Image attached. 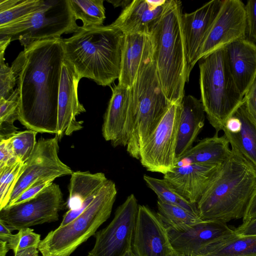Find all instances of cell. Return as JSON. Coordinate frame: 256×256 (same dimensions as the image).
<instances>
[{
  "instance_id": "cell-1",
  "label": "cell",
  "mask_w": 256,
  "mask_h": 256,
  "mask_svg": "<svg viewBox=\"0 0 256 256\" xmlns=\"http://www.w3.org/2000/svg\"><path fill=\"white\" fill-rule=\"evenodd\" d=\"M64 59L62 38H56L33 42L12 63L19 92L18 120L28 129L56 134Z\"/></svg>"
},
{
  "instance_id": "cell-2",
  "label": "cell",
  "mask_w": 256,
  "mask_h": 256,
  "mask_svg": "<svg viewBox=\"0 0 256 256\" xmlns=\"http://www.w3.org/2000/svg\"><path fill=\"white\" fill-rule=\"evenodd\" d=\"M124 36L111 24L79 26L72 36L62 38L64 59L80 78L110 86L120 77Z\"/></svg>"
},
{
  "instance_id": "cell-3",
  "label": "cell",
  "mask_w": 256,
  "mask_h": 256,
  "mask_svg": "<svg viewBox=\"0 0 256 256\" xmlns=\"http://www.w3.org/2000/svg\"><path fill=\"white\" fill-rule=\"evenodd\" d=\"M182 5L180 0H168L150 34L158 78L171 104L181 102L191 72L182 22Z\"/></svg>"
},
{
  "instance_id": "cell-4",
  "label": "cell",
  "mask_w": 256,
  "mask_h": 256,
  "mask_svg": "<svg viewBox=\"0 0 256 256\" xmlns=\"http://www.w3.org/2000/svg\"><path fill=\"white\" fill-rule=\"evenodd\" d=\"M198 202L199 217L224 223L243 218L256 182V170L239 152L232 149Z\"/></svg>"
},
{
  "instance_id": "cell-5",
  "label": "cell",
  "mask_w": 256,
  "mask_h": 256,
  "mask_svg": "<svg viewBox=\"0 0 256 256\" xmlns=\"http://www.w3.org/2000/svg\"><path fill=\"white\" fill-rule=\"evenodd\" d=\"M130 88L135 121L126 151L132 158L139 160L142 146L171 104L158 78L150 34L135 81Z\"/></svg>"
},
{
  "instance_id": "cell-6",
  "label": "cell",
  "mask_w": 256,
  "mask_h": 256,
  "mask_svg": "<svg viewBox=\"0 0 256 256\" xmlns=\"http://www.w3.org/2000/svg\"><path fill=\"white\" fill-rule=\"evenodd\" d=\"M200 101L206 118L218 134L242 102L225 58L224 50H215L198 61Z\"/></svg>"
},
{
  "instance_id": "cell-7",
  "label": "cell",
  "mask_w": 256,
  "mask_h": 256,
  "mask_svg": "<svg viewBox=\"0 0 256 256\" xmlns=\"http://www.w3.org/2000/svg\"><path fill=\"white\" fill-rule=\"evenodd\" d=\"M116 194L115 183L108 180L83 212L68 224L50 232L41 240L38 250L42 256H70L109 218Z\"/></svg>"
},
{
  "instance_id": "cell-8",
  "label": "cell",
  "mask_w": 256,
  "mask_h": 256,
  "mask_svg": "<svg viewBox=\"0 0 256 256\" xmlns=\"http://www.w3.org/2000/svg\"><path fill=\"white\" fill-rule=\"evenodd\" d=\"M76 20L69 0H46L40 9L0 26V40H18L24 49L35 42L74 33Z\"/></svg>"
},
{
  "instance_id": "cell-9",
  "label": "cell",
  "mask_w": 256,
  "mask_h": 256,
  "mask_svg": "<svg viewBox=\"0 0 256 256\" xmlns=\"http://www.w3.org/2000/svg\"><path fill=\"white\" fill-rule=\"evenodd\" d=\"M180 114V104H171L142 146L139 160L147 170L164 175L172 172L177 164L176 152Z\"/></svg>"
},
{
  "instance_id": "cell-10",
  "label": "cell",
  "mask_w": 256,
  "mask_h": 256,
  "mask_svg": "<svg viewBox=\"0 0 256 256\" xmlns=\"http://www.w3.org/2000/svg\"><path fill=\"white\" fill-rule=\"evenodd\" d=\"M66 206L59 186L52 183L31 199L0 210V222L11 232L57 221Z\"/></svg>"
},
{
  "instance_id": "cell-11",
  "label": "cell",
  "mask_w": 256,
  "mask_h": 256,
  "mask_svg": "<svg viewBox=\"0 0 256 256\" xmlns=\"http://www.w3.org/2000/svg\"><path fill=\"white\" fill-rule=\"evenodd\" d=\"M138 208L134 195L128 196L111 222L96 232L94 246L87 256H124L131 250Z\"/></svg>"
},
{
  "instance_id": "cell-12",
  "label": "cell",
  "mask_w": 256,
  "mask_h": 256,
  "mask_svg": "<svg viewBox=\"0 0 256 256\" xmlns=\"http://www.w3.org/2000/svg\"><path fill=\"white\" fill-rule=\"evenodd\" d=\"M58 138H40L30 157L24 162L23 170L11 194L9 205L36 181L72 174V170L59 158Z\"/></svg>"
},
{
  "instance_id": "cell-13",
  "label": "cell",
  "mask_w": 256,
  "mask_h": 256,
  "mask_svg": "<svg viewBox=\"0 0 256 256\" xmlns=\"http://www.w3.org/2000/svg\"><path fill=\"white\" fill-rule=\"evenodd\" d=\"M245 4L240 0H223L220 9L198 52L197 62L205 56L246 38Z\"/></svg>"
},
{
  "instance_id": "cell-14",
  "label": "cell",
  "mask_w": 256,
  "mask_h": 256,
  "mask_svg": "<svg viewBox=\"0 0 256 256\" xmlns=\"http://www.w3.org/2000/svg\"><path fill=\"white\" fill-rule=\"evenodd\" d=\"M134 121L130 88L119 84L114 86L104 118L103 137L114 148L126 146Z\"/></svg>"
},
{
  "instance_id": "cell-15",
  "label": "cell",
  "mask_w": 256,
  "mask_h": 256,
  "mask_svg": "<svg viewBox=\"0 0 256 256\" xmlns=\"http://www.w3.org/2000/svg\"><path fill=\"white\" fill-rule=\"evenodd\" d=\"M132 248L140 256H176L168 230L147 206L139 205Z\"/></svg>"
},
{
  "instance_id": "cell-16",
  "label": "cell",
  "mask_w": 256,
  "mask_h": 256,
  "mask_svg": "<svg viewBox=\"0 0 256 256\" xmlns=\"http://www.w3.org/2000/svg\"><path fill=\"white\" fill-rule=\"evenodd\" d=\"M80 79L73 66L64 59L58 96V132L56 136L58 140L82 128V122L76 120L77 116L86 112L78 98V88Z\"/></svg>"
},
{
  "instance_id": "cell-17",
  "label": "cell",
  "mask_w": 256,
  "mask_h": 256,
  "mask_svg": "<svg viewBox=\"0 0 256 256\" xmlns=\"http://www.w3.org/2000/svg\"><path fill=\"white\" fill-rule=\"evenodd\" d=\"M222 164H177L172 171L164 176L170 185L192 204H196L206 189L218 174Z\"/></svg>"
},
{
  "instance_id": "cell-18",
  "label": "cell",
  "mask_w": 256,
  "mask_h": 256,
  "mask_svg": "<svg viewBox=\"0 0 256 256\" xmlns=\"http://www.w3.org/2000/svg\"><path fill=\"white\" fill-rule=\"evenodd\" d=\"M176 256H198L208 246L235 232L226 223L202 220L189 229L180 232L168 231Z\"/></svg>"
},
{
  "instance_id": "cell-19",
  "label": "cell",
  "mask_w": 256,
  "mask_h": 256,
  "mask_svg": "<svg viewBox=\"0 0 256 256\" xmlns=\"http://www.w3.org/2000/svg\"><path fill=\"white\" fill-rule=\"evenodd\" d=\"M223 0H212L190 13L182 15V22L190 70L198 62L200 49L220 9Z\"/></svg>"
},
{
  "instance_id": "cell-20",
  "label": "cell",
  "mask_w": 256,
  "mask_h": 256,
  "mask_svg": "<svg viewBox=\"0 0 256 256\" xmlns=\"http://www.w3.org/2000/svg\"><path fill=\"white\" fill-rule=\"evenodd\" d=\"M168 0H134L112 24L124 34H150L162 16Z\"/></svg>"
},
{
  "instance_id": "cell-21",
  "label": "cell",
  "mask_w": 256,
  "mask_h": 256,
  "mask_svg": "<svg viewBox=\"0 0 256 256\" xmlns=\"http://www.w3.org/2000/svg\"><path fill=\"white\" fill-rule=\"evenodd\" d=\"M224 50L230 74L244 97L256 76V44L244 38L229 44Z\"/></svg>"
},
{
  "instance_id": "cell-22",
  "label": "cell",
  "mask_w": 256,
  "mask_h": 256,
  "mask_svg": "<svg viewBox=\"0 0 256 256\" xmlns=\"http://www.w3.org/2000/svg\"><path fill=\"white\" fill-rule=\"evenodd\" d=\"M205 112L200 100L191 95L184 96L180 102V121L176 156L180 158L192 146L204 127Z\"/></svg>"
},
{
  "instance_id": "cell-23",
  "label": "cell",
  "mask_w": 256,
  "mask_h": 256,
  "mask_svg": "<svg viewBox=\"0 0 256 256\" xmlns=\"http://www.w3.org/2000/svg\"><path fill=\"white\" fill-rule=\"evenodd\" d=\"M242 122L237 133L229 132L224 128L222 130L232 149L239 152L256 170V122L248 113L243 100L232 114Z\"/></svg>"
},
{
  "instance_id": "cell-24",
  "label": "cell",
  "mask_w": 256,
  "mask_h": 256,
  "mask_svg": "<svg viewBox=\"0 0 256 256\" xmlns=\"http://www.w3.org/2000/svg\"><path fill=\"white\" fill-rule=\"evenodd\" d=\"M230 146L224 135L219 136L216 133L213 136L204 138L192 146L180 158L178 163L186 160L188 163L222 164L232 155Z\"/></svg>"
},
{
  "instance_id": "cell-25",
  "label": "cell",
  "mask_w": 256,
  "mask_h": 256,
  "mask_svg": "<svg viewBox=\"0 0 256 256\" xmlns=\"http://www.w3.org/2000/svg\"><path fill=\"white\" fill-rule=\"evenodd\" d=\"M107 180L102 172H73L68 186L69 196L66 202V208L68 210L82 208L84 202L96 196Z\"/></svg>"
},
{
  "instance_id": "cell-26",
  "label": "cell",
  "mask_w": 256,
  "mask_h": 256,
  "mask_svg": "<svg viewBox=\"0 0 256 256\" xmlns=\"http://www.w3.org/2000/svg\"><path fill=\"white\" fill-rule=\"evenodd\" d=\"M148 34H125L118 84L128 88L132 86L143 56Z\"/></svg>"
},
{
  "instance_id": "cell-27",
  "label": "cell",
  "mask_w": 256,
  "mask_h": 256,
  "mask_svg": "<svg viewBox=\"0 0 256 256\" xmlns=\"http://www.w3.org/2000/svg\"><path fill=\"white\" fill-rule=\"evenodd\" d=\"M198 256H256V235L235 232L209 244Z\"/></svg>"
},
{
  "instance_id": "cell-28",
  "label": "cell",
  "mask_w": 256,
  "mask_h": 256,
  "mask_svg": "<svg viewBox=\"0 0 256 256\" xmlns=\"http://www.w3.org/2000/svg\"><path fill=\"white\" fill-rule=\"evenodd\" d=\"M158 218L168 231H185L202 220L186 210L158 200Z\"/></svg>"
},
{
  "instance_id": "cell-29",
  "label": "cell",
  "mask_w": 256,
  "mask_h": 256,
  "mask_svg": "<svg viewBox=\"0 0 256 256\" xmlns=\"http://www.w3.org/2000/svg\"><path fill=\"white\" fill-rule=\"evenodd\" d=\"M104 0H69L76 20H80L84 26H103L106 18Z\"/></svg>"
},
{
  "instance_id": "cell-30",
  "label": "cell",
  "mask_w": 256,
  "mask_h": 256,
  "mask_svg": "<svg viewBox=\"0 0 256 256\" xmlns=\"http://www.w3.org/2000/svg\"><path fill=\"white\" fill-rule=\"evenodd\" d=\"M144 180L148 186L156 194L158 200L180 206L199 216L196 204L190 202L180 195L166 180L154 178L146 174L144 176Z\"/></svg>"
},
{
  "instance_id": "cell-31",
  "label": "cell",
  "mask_w": 256,
  "mask_h": 256,
  "mask_svg": "<svg viewBox=\"0 0 256 256\" xmlns=\"http://www.w3.org/2000/svg\"><path fill=\"white\" fill-rule=\"evenodd\" d=\"M45 3L46 0H0V26L40 9Z\"/></svg>"
},
{
  "instance_id": "cell-32",
  "label": "cell",
  "mask_w": 256,
  "mask_h": 256,
  "mask_svg": "<svg viewBox=\"0 0 256 256\" xmlns=\"http://www.w3.org/2000/svg\"><path fill=\"white\" fill-rule=\"evenodd\" d=\"M19 102L17 88L7 99H0V140L8 139L18 132L14 123L18 119Z\"/></svg>"
},
{
  "instance_id": "cell-33",
  "label": "cell",
  "mask_w": 256,
  "mask_h": 256,
  "mask_svg": "<svg viewBox=\"0 0 256 256\" xmlns=\"http://www.w3.org/2000/svg\"><path fill=\"white\" fill-rule=\"evenodd\" d=\"M24 166V162L18 161L0 170V210L8 206Z\"/></svg>"
},
{
  "instance_id": "cell-34",
  "label": "cell",
  "mask_w": 256,
  "mask_h": 256,
  "mask_svg": "<svg viewBox=\"0 0 256 256\" xmlns=\"http://www.w3.org/2000/svg\"><path fill=\"white\" fill-rule=\"evenodd\" d=\"M37 132L32 130L18 132L8 138L17 159L26 162L34 152L37 142Z\"/></svg>"
},
{
  "instance_id": "cell-35",
  "label": "cell",
  "mask_w": 256,
  "mask_h": 256,
  "mask_svg": "<svg viewBox=\"0 0 256 256\" xmlns=\"http://www.w3.org/2000/svg\"><path fill=\"white\" fill-rule=\"evenodd\" d=\"M0 240L6 241L9 250L14 254L26 248L38 246L42 240L40 235L30 228L21 229L16 234L1 237Z\"/></svg>"
},
{
  "instance_id": "cell-36",
  "label": "cell",
  "mask_w": 256,
  "mask_h": 256,
  "mask_svg": "<svg viewBox=\"0 0 256 256\" xmlns=\"http://www.w3.org/2000/svg\"><path fill=\"white\" fill-rule=\"evenodd\" d=\"M4 55H0V99L6 100L14 92L16 76L11 67L5 64Z\"/></svg>"
},
{
  "instance_id": "cell-37",
  "label": "cell",
  "mask_w": 256,
  "mask_h": 256,
  "mask_svg": "<svg viewBox=\"0 0 256 256\" xmlns=\"http://www.w3.org/2000/svg\"><path fill=\"white\" fill-rule=\"evenodd\" d=\"M54 180V178H47L36 181L27 188L12 203L7 206L18 204L31 199L53 183Z\"/></svg>"
},
{
  "instance_id": "cell-38",
  "label": "cell",
  "mask_w": 256,
  "mask_h": 256,
  "mask_svg": "<svg viewBox=\"0 0 256 256\" xmlns=\"http://www.w3.org/2000/svg\"><path fill=\"white\" fill-rule=\"evenodd\" d=\"M246 18V39L256 44V0L245 4Z\"/></svg>"
},
{
  "instance_id": "cell-39",
  "label": "cell",
  "mask_w": 256,
  "mask_h": 256,
  "mask_svg": "<svg viewBox=\"0 0 256 256\" xmlns=\"http://www.w3.org/2000/svg\"><path fill=\"white\" fill-rule=\"evenodd\" d=\"M19 161L14 153L9 138L0 140V170Z\"/></svg>"
},
{
  "instance_id": "cell-40",
  "label": "cell",
  "mask_w": 256,
  "mask_h": 256,
  "mask_svg": "<svg viewBox=\"0 0 256 256\" xmlns=\"http://www.w3.org/2000/svg\"><path fill=\"white\" fill-rule=\"evenodd\" d=\"M247 110L256 122V76L244 97Z\"/></svg>"
},
{
  "instance_id": "cell-41",
  "label": "cell",
  "mask_w": 256,
  "mask_h": 256,
  "mask_svg": "<svg viewBox=\"0 0 256 256\" xmlns=\"http://www.w3.org/2000/svg\"><path fill=\"white\" fill-rule=\"evenodd\" d=\"M256 218V182L249 200L242 222L251 221Z\"/></svg>"
},
{
  "instance_id": "cell-42",
  "label": "cell",
  "mask_w": 256,
  "mask_h": 256,
  "mask_svg": "<svg viewBox=\"0 0 256 256\" xmlns=\"http://www.w3.org/2000/svg\"><path fill=\"white\" fill-rule=\"evenodd\" d=\"M96 195L93 196L86 200L84 202L82 208L86 210L93 201ZM80 215V214L77 213L76 210H68L64 215L62 220L59 226L62 227L68 224Z\"/></svg>"
},
{
  "instance_id": "cell-43",
  "label": "cell",
  "mask_w": 256,
  "mask_h": 256,
  "mask_svg": "<svg viewBox=\"0 0 256 256\" xmlns=\"http://www.w3.org/2000/svg\"><path fill=\"white\" fill-rule=\"evenodd\" d=\"M234 230L238 235H256V218L250 222H242Z\"/></svg>"
},
{
  "instance_id": "cell-44",
  "label": "cell",
  "mask_w": 256,
  "mask_h": 256,
  "mask_svg": "<svg viewBox=\"0 0 256 256\" xmlns=\"http://www.w3.org/2000/svg\"><path fill=\"white\" fill-rule=\"evenodd\" d=\"M242 126L240 120L232 114L226 122L224 128L232 133H237L240 132Z\"/></svg>"
},
{
  "instance_id": "cell-45",
  "label": "cell",
  "mask_w": 256,
  "mask_h": 256,
  "mask_svg": "<svg viewBox=\"0 0 256 256\" xmlns=\"http://www.w3.org/2000/svg\"><path fill=\"white\" fill-rule=\"evenodd\" d=\"M38 246H32L26 248L14 254V256H40Z\"/></svg>"
},
{
  "instance_id": "cell-46",
  "label": "cell",
  "mask_w": 256,
  "mask_h": 256,
  "mask_svg": "<svg viewBox=\"0 0 256 256\" xmlns=\"http://www.w3.org/2000/svg\"><path fill=\"white\" fill-rule=\"evenodd\" d=\"M108 2L112 4V5L116 8L118 6H122L123 8H124L126 6H127L132 1L128 0H108Z\"/></svg>"
},
{
  "instance_id": "cell-47",
  "label": "cell",
  "mask_w": 256,
  "mask_h": 256,
  "mask_svg": "<svg viewBox=\"0 0 256 256\" xmlns=\"http://www.w3.org/2000/svg\"><path fill=\"white\" fill-rule=\"evenodd\" d=\"M9 250L6 242L0 240V256H6Z\"/></svg>"
},
{
  "instance_id": "cell-48",
  "label": "cell",
  "mask_w": 256,
  "mask_h": 256,
  "mask_svg": "<svg viewBox=\"0 0 256 256\" xmlns=\"http://www.w3.org/2000/svg\"><path fill=\"white\" fill-rule=\"evenodd\" d=\"M124 256H140L136 254L132 248Z\"/></svg>"
},
{
  "instance_id": "cell-49",
  "label": "cell",
  "mask_w": 256,
  "mask_h": 256,
  "mask_svg": "<svg viewBox=\"0 0 256 256\" xmlns=\"http://www.w3.org/2000/svg\"></svg>"
}]
</instances>
